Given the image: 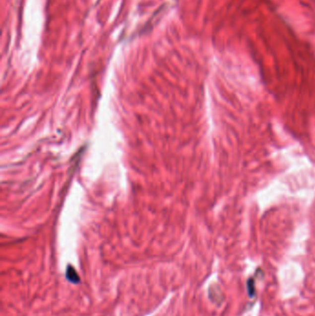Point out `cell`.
Instances as JSON below:
<instances>
[{
    "label": "cell",
    "mask_w": 315,
    "mask_h": 316,
    "mask_svg": "<svg viewBox=\"0 0 315 316\" xmlns=\"http://www.w3.org/2000/svg\"><path fill=\"white\" fill-rule=\"evenodd\" d=\"M66 276H67V280L71 283L80 282V277L78 276L76 270L74 269L72 266H68L67 267V272H66Z\"/></svg>",
    "instance_id": "6da1fadb"
},
{
    "label": "cell",
    "mask_w": 315,
    "mask_h": 316,
    "mask_svg": "<svg viewBox=\"0 0 315 316\" xmlns=\"http://www.w3.org/2000/svg\"><path fill=\"white\" fill-rule=\"evenodd\" d=\"M248 292L250 297H252L254 295V283L252 281V279H250L248 281Z\"/></svg>",
    "instance_id": "7a4b0ae2"
}]
</instances>
